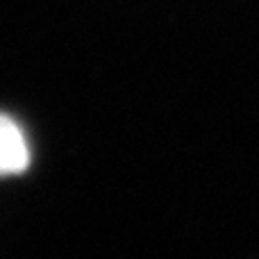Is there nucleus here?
Returning a JSON list of instances; mask_svg holds the SVG:
<instances>
[{"mask_svg":"<svg viewBox=\"0 0 259 259\" xmlns=\"http://www.w3.org/2000/svg\"><path fill=\"white\" fill-rule=\"evenodd\" d=\"M30 166V146L25 132L14 118L0 114V178L21 175Z\"/></svg>","mask_w":259,"mask_h":259,"instance_id":"1","label":"nucleus"}]
</instances>
